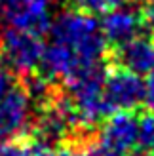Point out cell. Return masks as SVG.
Instances as JSON below:
<instances>
[{"instance_id": "10", "label": "cell", "mask_w": 154, "mask_h": 156, "mask_svg": "<svg viewBox=\"0 0 154 156\" xmlns=\"http://www.w3.org/2000/svg\"><path fill=\"white\" fill-rule=\"evenodd\" d=\"M68 141L74 143L76 156H114L107 147L101 143L97 131L93 128H84L80 129L74 137H71Z\"/></svg>"}, {"instance_id": "9", "label": "cell", "mask_w": 154, "mask_h": 156, "mask_svg": "<svg viewBox=\"0 0 154 156\" xmlns=\"http://www.w3.org/2000/svg\"><path fill=\"white\" fill-rule=\"evenodd\" d=\"M80 65H84V63L68 48H65L63 44L51 42L48 48H44L42 57H40V65H38L36 71L42 76H46L48 80L57 84V80L63 82Z\"/></svg>"}, {"instance_id": "16", "label": "cell", "mask_w": 154, "mask_h": 156, "mask_svg": "<svg viewBox=\"0 0 154 156\" xmlns=\"http://www.w3.org/2000/svg\"><path fill=\"white\" fill-rule=\"evenodd\" d=\"M128 156H154V154H149V152H141V151H131V152H129Z\"/></svg>"}, {"instance_id": "11", "label": "cell", "mask_w": 154, "mask_h": 156, "mask_svg": "<svg viewBox=\"0 0 154 156\" xmlns=\"http://www.w3.org/2000/svg\"><path fill=\"white\" fill-rule=\"evenodd\" d=\"M135 151L154 154V112L137 111V145Z\"/></svg>"}, {"instance_id": "6", "label": "cell", "mask_w": 154, "mask_h": 156, "mask_svg": "<svg viewBox=\"0 0 154 156\" xmlns=\"http://www.w3.org/2000/svg\"><path fill=\"white\" fill-rule=\"evenodd\" d=\"M107 63L124 67L137 74H152L154 76V36L149 33H141L128 42L109 48Z\"/></svg>"}, {"instance_id": "2", "label": "cell", "mask_w": 154, "mask_h": 156, "mask_svg": "<svg viewBox=\"0 0 154 156\" xmlns=\"http://www.w3.org/2000/svg\"><path fill=\"white\" fill-rule=\"evenodd\" d=\"M44 44L40 36L27 30L6 27L0 30V65L13 76L34 73L40 65Z\"/></svg>"}, {"instance_id": "8", "label": "cell", "mask_w": 154, "mask_h": 156, "mask_svg": "<svg viewBox=\"0 0 154 156\" xmlns=\"http://www.w3.org/2000/svg\"><path fill=\"white\" fill-rule=\"evenodd\" d=\"M149 30L145 25L141 10H126V8H114L107 12L103 23H101V33L107 40L109 48L120 46L128 42L129 38Z\"/></svg>"}, {"instance_id": "4", "label": "cell", "mask_w": 154, "mask_h": 156, "mask_svg": "<svg viewBox=\"0 0 154 156\" xmlns=\"http://www.w3.org/2000/svg\"><path fill=\"white\" fill-rule=\"evenodd\" d=\"M33 124V103L25 88L13 82L0 97V143L25 139L30 133Z\"/></svg>"}, {"instance_id": "5", "label": "cell", "mask_w": 154, "mask_h": 156, "mask_svg": "<svg viewBox=\"0 0 154 156\" xmlns=\"http://www.w3.org/2000/svg\"><path fill=\"white\" fill-rule=\"evenodd\" d=\"M0 23L42 36L51 27L48 0H0Z\"/></svg>"}, {"instance_id": "7", "label": "cell", "mask_w": 154, "mask_h": 156, "mask_svg": "<svg viewBox=\"0 0 154 156\" xmlns=\"http://www.w3.org/2000/svg\"><path fill=\"white\" fill-rule=\"evenodd\" d=\"M99 139L114 156H128L137 145V111L112 112L101 124Z\"/></svg>"}, {"instance_id": "15", "label": "cell", "mask_w": 154, "mask_h": 156, "mask_svg": "<svg viewBox=\"0 0 154 156\" xmlns=\"http://www.w3.org/2000/svg\"><path fill=\"white\" fill-rule=\"evenodd\" d=\"M145 101H147V111L154 112V76L149 80L147 90H145Z\"/></svg>"}, {"instance_id": "3", "label": "cell", "mask_w": 154, "mask_h": 156, "mask_svg": "<svg viewBox=\"0 0 154 156\" xmlns=\"http://www.w3.org/2000/svg\"><path fill=\"white\" fill-rule=\"evenodd\" d=\"M145 90H147V84L143 82L141 74L131 73L124 67L107 63L103 95L114 112L118 111L135 112L143 108Z\"/></svg>"}, {"instance_id": "1", "label": "cell", "mask_w": 154, "mask_h": 156, "mask_svg": "<svg viewBox=\"0 0 154 156\" xmlns=\"http://www.w3.org/2000/svg\"><path fill=\"white\" fill-rule=\"evenodd\" d=\"M51 42L63 44L82 63H95L107 55L109 46L91 13L80 12L76 8L61 12L50 27Z\"/></svg>"}, {"instance_id": "14", "label": "cell", "mask_w": 154, "mask_h": 156, "mask_svg": "<svg viewBox=\"0 0 154 156\" xmlns=\"http://www.w3.org/2000/svg\"><path fill=\"white\" fill-rule=\"evenodd\" d=\"M0 156H25V145H23V139L2 141V143H0Z\"/></svg>"}, {"instance_id": "13", "label": "cell", "mask_w": 154, "mask_h": 156, "mask_svg": "<svg viewBox=\"0 0 154 156\" xmlns=\"http://www.w3.org/2000/svg\"><path fill=\"white\" fill-rule=\"evenodd\" d=\"M23 145H25V156H55V147L40 137L27 135L23 139Z\"/></svg>"}, {"instance_id": "17", "label": "cell", "mask_w": 154, "mask_h": 156, "mask_svg": "<svg viewBox=\"0 0 154 156\" xmlns=\"http://www.w3.org/2000/svg\"><path fill=\"white\" fill-rule=\"evenodd\" d=\"M137 2H141V4H147V2H152V0H137Z\"/></svg>"}, {"instance_id": "12", "label": "cell", "mask_w": 154, "mask_h": 156, "mask_svg": "<svg viewBox=\"0 0 154 156\" xmlns=\"http://www.w3.org/2000/svg\"><path fill=\"white\" fill-rule=\"evenodd\" d=\"M124 2L126 0H71V6L80 12L95 15V13H107L114 8H120Z\"/></svg>"}]
</instances>
